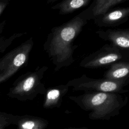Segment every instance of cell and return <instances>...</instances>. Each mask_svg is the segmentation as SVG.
<instances>
[{"label":"cell","instance_id":"6da1fadb","mask_svg":"<svg viewBox=\"0 0 129 129\" xmlns=\"http://www.w3.org/2000/svg\"><path fill=\"white\" fill-rule=\"evenodd\" d=\"M87 21L78 14L68 22L51 29L43 49L54 66L55 71L71 65L75 60L73 54L77 45L75 39L82 32Z\"/></svg>","mask_w":129,"mask_h":129},{"label":"cell","instance_id":"7a4b0ae2","mask_svg":"<svg viewBox=\"0 0 129 129\" xmlns=\"http://www.w3.org/2000/svg\"><path fill=\"white\" fill-rule=\"evenodd\" d=\"M69 98L82 109L89 111L88 116L93 120H108L117 115L127 102V98L120 94L101 92H85Z\"/></svg>","mask_w":129,"mask_h":129},{"label":"cell","instance_id":"3957f363","mask_svg":"<svg viewBox=\"0 0 129 129\" xmlns=\"http://www.w3.org/2000/svg\"><path fill=\"white\" fill-rule=\"evenodd\" d=\"M48 69L47 66L38 67L25 74L17 82L13 94L23 100H32L38 95H44L46 88L42 80Z\"/></svg>","mask_w":129,"mask_h":129},{"label":"cell","instance_id":"277c9868","mask_svg":"<svg viewBox=\"0 0 129 129\" xmlns=\"http://www.w3.org/2000/svg\"><path fill=\"white\" fill-rule=\"evenodd\" d=\"M128 50L120 49L111 44H105L97 51L85 57L79 65L86 69L103 68L116 62L128 61Z\"/></svg>","mask_w":129,"mask_h":129},{"label":"cell","instance_id":"5b68a950","mask_svg":"<svg viewBox=\"0 0 129 129\" xmlns=\"http://www.w3.org/2000/svg\"><path fill=\"white\" fill-rule=\"evenodd\" d=\"M74 91L85 92H101L122 94L128 91L124 85L105 79H94L83 74L81 76L69 81L66 84Z\"/></svg>","mask_w":129,"mask_h":129},{"label":"cell","instance_id":"8992f818","mask_svg":"<svg viewBox=\"0 0 129 129\" xmlns=\"http://www.w3.org/2000/svg\"><path fill=\"white\" fill-rule=\"evenodd\" d=\"M127 0H94L89 7L80 13L78 15L88 21L95 19L106 14L114 6L125 2Z\"/></svg>","mask_w":129,"mask_h":129},{"label":"cell","instance_id":"52a82bcc","mask_svg":"<svg viewBox=\"0 0 129 129\" xmlns=\"http://www.w3.org/2000/svg\"><path fill=\"white\" fill-rule=\"evenodd\" d=\"M129 16V7L117 8L94 19L96 25L100 27H116L126 22Z\"/></svg>","mask_w":129,"mask_h":129},{"label":"cell","instance_id":"ba28073f","mask_svg":"<svg viewBox=\"0 0 129 129\" xmlns=\"http://www.w3.org/2000/svg\"><path fill=\"white\" fill-rule=\"evenodd\" d=\"M98 36L104 41H109L111 45L120 49L128 50L129 29H108L96 31Z\"/></svg>","mask_w":129,"mask_h":129},{"label":"cell","instance_id":"9c48e42d","mask_svg":"<svg viewBox=\"0 0 129 129\" xmlns=\"http://www.w3.org/2000/svg\"><path fill=\"white\" fill-rule=\"evenodd\" d=\"M103 78L127 85L129 79L128 61H120L111 64L104 72Z\"/></svg>","mask_w":129,"mask_h":129},{"label":"cell","instance_id":"30bf717a","mask_svg":"<svg viewBox=\"0 0 129 129\" xmlns=\"http://www.w3.org/2000/svg\"><path fill=\"white\" fill-rule=\"evenodd\" d=\"M69 88L67 84H61L46 88L43 107L45 109L59 107Z\"/></svg>","mask_w":129,"mask_h":129},{"label":"cell","instance_id":"8fae6325","mask_svg":"<svg viewBox=\"0 0 129 129\" xmlns=\"http://www.w3.org/2000/svg\"><path fill=\"white\" fill-rule=\"evenodd\" d=\"M48 124L46 119L31 115L19 116L16 123L18 129H45Z\"/></svg>","mask_w":129,"mask_h":129},{"label":"cell","instance_id":"7c38bea8","mask_svg":"<svg viewBox=\"0 0 129 129\" xmlns=\"http://www.w3.org/2000/svg\"><path fill=\"white\" fill-rule=\"evenodd\" d=\"M90 2L91 0H63L51 7V9L58 10L60 15H67L87 6Z\"/></svg>","mask_w":129,"mask_h":129},{"label":"cell","instance_id":"4fadbf2b","mask_svg":"<svg viewBox=\"0 0 129 129\" xmlns=\"http://www.w3.org/2000/svg\"><path fill=\"white\" fill-rule=\"evenodd\" d=\"M19 116L0 114V129H5L11 124H16Z\"/></svg>","mask_w":129,"mask_h":129},{"label":"cell","instance_id":"5bb4252c","mask_svg":"<svg viewBox=\"0 0 129 129\" xmlns=\"http://www.w3.org/2000/svg\"><path fill=\"white\" fill-rule=\"evenodd\" d=\"M65 129H88L87 127H71L69 128H67Z\"/></svg>","mask_w":129,"mask_h":129}]
</instances>
